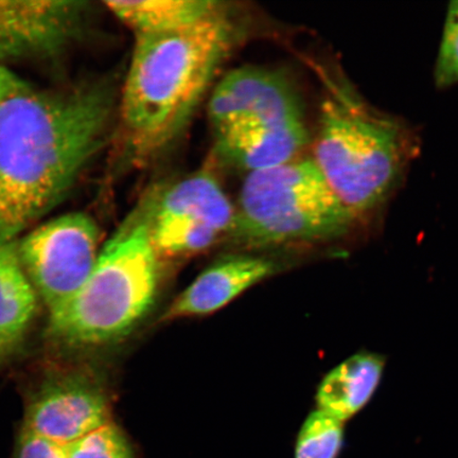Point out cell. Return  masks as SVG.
<instances>
[{
  "label": "cell",
  "instance_id": "cell-12",
  "mask_svg": "<svg viewBox=\"0 0 458 458\" xmlns=\"http://www.w3.org/2000/svg\"><path fill=\"white\" fill-rule=\"evenodd\" d=\"M146 210L151 223L206 226L220 234L231 233L234 217L231 200L208 172L175 182Z\"/></svg>",
  "mask_w": 458,
  "mask_h": 458
},
{
  "label": "cell",
  "instance_id": "cell-10",
  "mask_svg": "<svg viewBox=\"0 0 458 458\" xmlns=\"http://www.w3.org/2000/svg\"><path fill=\"white\" fill-rule=\"evenodd\" d=\"M215 133L217 156L249 174L292 162L309 142L305 122L239 125Z\"/></svg>",
  "mask_w": 458,
  "mask_h": 458
},
{
  "label": "cell",
  "instance_id": "cell-3",
  "mask_svg": "<svg viewBox=\"0 0 458 458\" xmlns=\"http://www.w3.org/2000/svg\"><path fill=\"white\" fill-rule=\"evenodd\" d=\"M324 85L312 158L357 217L381 208L413 158L414 136L377 110L340 68H318Z\"/></svg>",
  "mask_w": 458,
  "mask_h": 458
},
{
  "label": "cell",
  "instance_id": "cell-13",
  "mask_svg": "<svg viewBox=\"0 0 458 458\" xmlns=\"http://www.w3.org/2000/svg\"><path fill=\"white\" fill-rule=\"evenodd\" d=\"M17 239L0 238V368L26 339L38 308V293L22 267Z\"/></svg>",
  "mask_w": 458,
  "mask_h": 458
},
{
  "label": "cell",
  "instance_id": "cell-6",
  "mask_svg": "<svg viewBox=\"0 0 458 458\" xmlns=\"http://www.w3.org/2000/svg\"><path fill=\"white\" fill-rule=\"evenodd\" d=\"M17 251L51 313L70 301L93 271L100 253L98 227L84 214L61 216L17 239Z\"/></svg>",
  "mask_w": 458,
  "mask_h": 458
},
{
  "label": "cell",
  "instance_id": "cell-8",
  "mask_svg": "<svg viewBox=\"0 0 458 458\" xmlns=\"http://www.w3.org/2000/svg\"><path fill=\"white\" fill-rule=\"evenodd\" d=\"M208 114L215 131L239 125L305 122L300 96L288 77L255 66L225 74L211 94Z\"/></svg>",
  "mask_w": 458,
  "mask_h": 458
},
{
  "label": "cell",
  "instance_id": "cell-15",
  "mask_svg": "<svg viewBox=\"0 0 458 458\" xmlns=\"http://www.w3.org/2000/svg\"><path fill=\"white\" fill-rule=\"evenodd\" d=\"M106 4L135 37L181 30L225 10L215 0H118Z\"/></svg>",
  "mask_w": 458,
  "mask_h": 458
},
{
  "label": "cell",
  "instance_id": "cell-17",
  "mask_svg": "<svg viewBox=\"0 0 458 458\" xmlns=\"http://www.w3.org/2000/svg\"><path fill=\"white\" fill-rule=\"evenodd\" d=\"M434 80L439 89L458 84V0L450 3L446 10Z\"/></svg>",
  "mask_w": 458,
  "mask_h": 458
},
{
  "label": "cell",
  "instance_id": "cell-7",
  "mask_svg": "<svg viewBox=\"0 0 458 458\" xmlns=\"http://www.w3.org/2000/svg\"><path fill=\"white\" fill-rule=\"evenodd\" d=\"M11 458H137L112 413H34L22 417Z\"/></svg>",
  "mask_w": 458,
  "mask_h": 458
},
{
  "label": "cell",
  "instance_id": "cell-11",
  "mask_svg": "<svg viewBox=\"0 0 458 458\" xmlns=\"http://www.w3.org/2000/svg\"><path fill=\"white\" fill-rule=\"evenodd\" d=\"M275 266L265 258L233 256L215 263L171 303L163 320L214 313L251 285L270 276Z\"/></svg>",
  "mask_w": 458,
  "mask_h": 458
},
{
  "label": "cell",
  "instance_id": "cell-16",
  "mask_svg": "<svg viewBox=\"0 0 458 458\" xmlns=\"http://www.w3.org/2000/svg\"><path fill=\"white\" fill-rule=\"evenodd\" d=\"M344 444V422L317 410L303 422L294 458H337Z\"/></svg>",
  "mask_w": 458,
  "mask_h": 458
},
{
  "label": "cell",
  "instance_id": "cell-9",
  "mask_svg": "<svg viewBox=\"0 0 458 458\" xmlns=\"http://www.w3.org/2000/svg\"><path fill=\"white\" fill-rule=\"evenodd\" d=\"M89 13L86 2L0 0V62L59 55L82 33Z\"/></svg>",
  "mask_w": 458,
  "mask_h": 458
},
{
  "label": "cell",
  "instance_id": "cell-2",
  "mask_svg": "<svg viewBox=\"0 0 458 458\" xmlns=\"http://www.w3.org/2000/svg\"><path fill=\"white\" fill-rule=\"evenodd\" d=\"M236 34L225 10L181 30L136 37L120 106L135 157L164 150L186 128Z\"/></svg>",
  "mask_w": 458,
  "mask_h": 458
},
{
  "label": "cell",
  "instance_id": "cell-14",
  "mask_svg": "<svg viewBox=\"0 0 458 458\" xmlns=\"http://www.w3.org/2000/svg\"><path fill=\"white\" fill-rule=\"evenodd\" d=\"M386 359L363 352L344 360L324 377L317 394L318 408L345 422L363 410L379 387Z\"/></svg>",
  "mask_w": 458,
  "mask_h": 458
},
{
  "label": "cell",
  "instance_id": "cell-1",
  "mask_svg": "<svg viewBox=\"0 0 458 458\" xmlns=\"http://www.w3.org/2000/svg\"><path fill=\"white\" fill-rule=\"evenodd\" d=\"M106 85L68 91L15 76L0 95V238L54 208L98 150L113 112Z\"/></svg>",
  "mask_w": 458,
  "mask_h": 458
},
{
  "label": "cell",
  "instance_id": "cell-18",
  "mask_svg": "<svg viewBox=\"0 0 458 458\" xmlns=\"http://www.w3.org/2000/svg\"><path fill=\"white\" fill-rule=\"evenodd\" d=\"M14 77L15 74L10 72L7 68L0 66V95L7 89V86L13 81Z\"/></svg>",
  "mask_w": 458,
  "mask_h": 458
},
{
  "label": "cell",
  "instance_id": "cell-4",
  "mask_svg": "<svg viewBox=\"0 0 458 458\" xmlns=\"http://www.w3.org/2000/svg\"><path fill=\"white\" fill-rule=\"evenodd\" d=\"M158 263L143 209L103 245L81 290L49 313L51 340L70 348H93L128 335L157 299Z\"/></svg>",
  "mask_w": 458,
  "mask_h": 458
},
{
  "label": "cell",
  "instance_id": "cell-5",
  "mask_svg": "<svg viewBox=\"0 0 458 458\" xmlns=\"http://www.w3.org/2000/svg\"><path fill=\"white\" fill-rule=\"evenodd\" d=\"M357 219L314 159L296 158L246 177L229 233L255 246L326 242Z\"/></svg>",
  "mask_w": 458,
  "mask_h": 458
}]
</instances>
